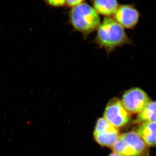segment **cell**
I'll return each mask as SVG.
<instances>
[{"instance_id": "obj_12", "label": "cell", "mask_w": 156, "mask_h": 156, "mask_svg": "<svg viewBox=\"0 0 156 156\" xmlns=\"http://www.w3.org/2000/svg\"><path fill=\"white\" fill-rule=\"evenodd\" d=\"M84 0H66V5L68 7H73L83 3Z\"/></svg>"}, {"instance_id": "obj_1", "label": "cell", "mask_w": 156, "mask_h": 156, "mask_svg": "<svg viewBox=\"0 0 156 156\" xmlns=\"http://www.w3.org/2000/svg\"><path fill=\"white\" fill-rule=\"evenodd\" d=\"M95 42L108 53L117 48L131 43L124 28L110 17H105L100 23Z\"/></svg>"}, {"instance_id": "obj_2", "label": "cell", "mask_w": 156, "mask_h": 156, "mask_svg": "<svg viewBox=\"0 0 156 156\" xmlns=\"http://www.w3.org/2000/svg\"><path fill=\"white\" fill-rule=\"evenodd\" d=\"M69 20L74 29L84 36L97 30L101 23L98 13L85 3L72 8L69 13Z\"/></svg>"}, {"instance_id": "obj_6", "label": "cell", "mask_w": 156, "mask_h": 156, "mask_svg": "<svg viewBox=\"0 0 156 156\" xmlns=\"http://www.w3.org/2000/svg\"><path fill=\"white\" fill-rule=\"evenodd\" d=\"M95 140L100 145L112 147L118 140L119 134L118 129L104 118L98 120L94 131Z\"/></svg>"}, {"instance_id": "obj_5", "label": "cell", "mask_w": 156, "mask_h": 156, "mask_svg": "<svg viewBox=\"0 0 156 156\" xmlns=\"http://www.w3.org/2000/svg\"><path fill=\"white\" fill-rule=\"evenodd\" d=\"M104 117L116 128L126 126L131 119L121 100L117 98H113L109 101L105 110Z\"/></svg>"}, {"instance_id": "obj_8", "label": "cell", "mask_w": 156, "mask_h": 156, "mask_svg": "<svg viewBox=\"0 0 156 156\" xmlns=\"http://www.w3.org/2000/svg\"><path fill=\"white\" fill-rule=\"evenodd\" d=\"M136 133L148 147H156V122L140 124Z\"/></svg>"}, {"instance_id": "obj_11", "label": "cell", "mask_w": 156, "mask_h": 156, "mask_svg": "<svg viewBox=\"0 0 156 156\" xmlns=\"http://www.w3.org/2000/svg\"><path fill=\"white\" fill-rule=\"evenodd\" d=\"M45 2L50 7H61L66 5V0H44Z\"/></svg>"}, {"instance_id": "obj_3", "label": "cell", "mask_w": 156, "mask_h": 156, "mask_svg": "<svg viewBox=\"0 0 156 156\" xmlns=\"http://www.w3.org/2000/svg\"><path fill=\"white\" fill-rule=\"evenodd\" d=\"M112 149L123 156H147L149 154L148 147L136 132L132 131L120 135Z\"/></svg>"}, {"instance_id": "obj_9", "label": "cell", "mask_w": 156, "mask_h": 156, "mask_svg": "<svg viewBox=\"0 0 156 156\" xmlns=\"http://www.w3.org/2000/svg\"><path fill=\"white\" fill-rule=\"evenodd\" d=\"M93 6L98 14L105 17L113 15L119 6L117 0H94Z\"/></svg>"}, {"instance_id": "obj_13", "label": "cell", "mask_w": 156, "mask_h": 156, "mask_svg": "<svg viewBox=\"0 0 156 156\" xmlns=\"http://www.w3.org/2000/svg\"><path fill=\"white\" fill-rule=\"evenodd\" d=\"M109 156H123L119 154L115 153H114L111 154Z\"/></svg>"}, {"instance_id": "obj_4", "label": "cell", "mask_w": 156, "mask_h": 156, "mask_svg": "<svg viewBox=\"0 0 156 156\" xmlns=\"http://www.w3.org/2000/svg\"><path fill=\"white\" fill-rule=\"evenodd\" d=\"M121 102L128 113H139L151 101L149 96L142 89L133 87L124 92Z\"/></svg>"}, {"instance_id": "obj_10", "label": "cell", "mask_w": 156, "mask_h": 156, "mask_svg": "<svg viewBox=\"0 0 156 156\" xmlns=\"http://www.w3.org/2000/svg\"><path fill=\"white\" fill-rule=\"evenodd\" d=\"M135 122L139 124L156 122V101H151L138 113Z\"/></svg>"}, {"instance_id": "obj_7", "label": "cell", "mask_w": 156, "mask_h": 156, "mask_svg": "<svg viewBox=\"0 0 156 156\" xmlns=\"http://www.w3.org/2000/svg\"><path fill=\"white\" fill-rule=\"evenodd\" d=\"M114 19L123 28L132 29L139 21L140 14L132 5H120L113 15Z\"/></svg>"}]
</instances>
